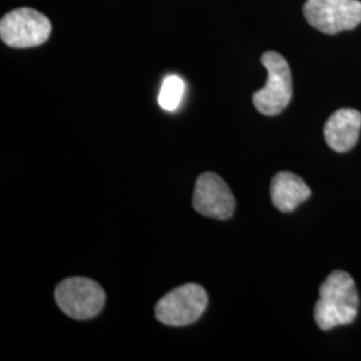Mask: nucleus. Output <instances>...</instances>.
<instances>
[{"label": "nucleus", "mask_w": 361, "mask_h": 361, "mask_svg": "<svg viewBox=\"0 0 361 361\" xmlns=\"http://www.w3.org/2000/svg\"><path fill=\"white\" fill-rule=\"evenodd\" d=\"M304 16L324 34H337L361 23L360 0H307Z\"/></svg>", "instance_id": "obj_6"}, {"label": "nucleus", "mask_w": 361, "mask_h": 361, "mask_svg": "<svg viewBox=\"0 0 361 361\" xmlns=\"http://www.w3.org/2000/svg\"><path fill=\"white\" fill-rule=\"evenodd\" d=\"M360 298L353 279L347 271L331 273L320 286L314 307V320L323 331L353 323L359 313Z\"/></svg>", "instance_id": "obj_1"}, {"label": "nucleus", "mask_w": 361, "mask_h": 361, "mask_svg": "<svg viewBox=\"0 0 361 361\" xmlns=\"http://www.w3.org/2000/svg\"><path fill=\"white\" fill-rule=\"evenodd\" d=\"M194 209L209 219H231L235 209L232 190L216 173H204L195 182Z\"/></svg>", "instance_id": "obj_7"}, {"label": "nucleus", "mask_w": 361, "mask_h": 361, "mask_svg": "<svg viewBox=\"0 0 361 361\" xmlns=\"http://www.w3.org/2000/svg\"><path fill=\"white\" fill-rule=\"evenodd\" d=\"M261 62L268 71V79L261 90L253 94V104L264 116H277L289 104L293 94L292 73L286 59L279 52L262 54Z\"/></svg>", "instance_id": "obj_2"}, {"label": "nucleus", "mask_w": 361, "mask_h": 361, "mask_svg": "<svg viewBox=\"0 0 361 361\" xmlns=\"http://www.w3.org/2000/svg\"><path fill=\"white\" fill-rule=\"evenodd\" d=\"M55 300L68 317L89 320L104 308L106 295L102 286L86 277L66 279L55 289Z\"/></svg>", "instance_id": "obj_4"}, {"label": "nucleus", "mask_w": 361, "mask_h": 361, "mask_svg": "<svg viewBox=\"0 0 361 361\" xmlns=\"http://www.w3.org/2000/svg\"><path fill=\"white\" fill-rule=\"evenodd\" d=\"M50 35V19L32 8L13 10L0 20V38L10 47H37L47 42Z\"/></svg>", "instance_id": "obj_3"}, {"label": "nucleus", "mask_w": 361, "mask_h": 361, "mask_svg": "<svg viewBox=\"0 0 361 361\" xmlns=\"http://www.w3.org/2000/svg\"><path fill=\"white\" fill-rule=\"evenodd\" d=\"M183 92L185 82L177 75H169L164 79L158 95V104L166 111H174L180 106Z\"/></svg>", "instance_id": "obj_10"}, {"label": "nucleus", "mask_w": 361, "mask_h": 361, "mask_svg": "<svg viewBox=\"0 0 361 361\" xmlns=\"http://www.w3.org/2000/svg\"><path fill=\"white\" fill-rule=\"evenodd\" d=\"M207 307V290L201 285H182L157 302L155 317L169 326H185L195 323Z\"/></svg>", "instance_id": "obj_5"}, {"label": "nucleus", "mask_w": 361, "mask_h": 361, "mask_svg": "<svg viewBox=\"0 0 361 361\" xmlns=\"http://www.w3.org/2000/svg\"><path fill=\"white\" fill-rule=\"evenodd\" d=\"M360 129V111L355 109H340L326 121L324 137L332 150L345 153L357 142Z\"/></svg>", "instance_id": "obj_8"}, {"label": "nucleus", "mask_w": 361, "mask_h": 361, "mask_svg": "<svg viewBox=\"0 0 361 361\" xmlns=\"http://www.w3.org/2000/svg\"><path fill=\"white\" fill-rule=\"evenodd\" d=\"M271 202L283 213H290L310 197V186L290 171L277 173L271 185Z\"/></svg>", "instance_id": "obj_9"}]
</instances>
